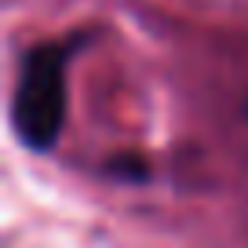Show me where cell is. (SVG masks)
<instances>
[{"mask_svg": "<svg viewBox=\"0 0 248 248\" xmlns=\"http://www.w3.org/2000/svg\"><path fill=\"white\" fill-rule=\"evenodd\" d=\"M66 121V55L62 47H37L26 55L15 88V128L30 146L47 150Z\"/></svg>", "mask_w": 248, "mask_h": 248, "instance_id": "6da1fadb", "label": "cell"}]
</instances>
